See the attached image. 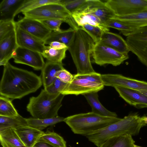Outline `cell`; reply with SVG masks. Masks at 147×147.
I'll return each mask as SVG.
<instances>
[{
    "mask_svg": "<svg viewBox=\"0 0 147 147\" xmlns=\"http://www.w3.org/2000/svg\"><path fill=\"white\" fill-rule=\"evenodd\" d=\"M146 124L138 113H130L119 121L86 136L97 147H100L105 141L114 137L124 134L137 135Z\"/></svg>",
    "mask_w": 147,
    "mask_h": 147,
    "instance_id": "2",
    "label": "cell"
},
{
    "mask_svg": "<svg viewBox=\"0 0 147 147\" xmlns=\"http://www.w3.org/2000/svg\"><path fill=\"white\" fill-rule=\"evenodd\" d=\"M16 132L26 147H32L44 132L28 125L15 129Z\"/></svg>",
    "mask_w": 147,
    "mask_h": 147,
    "instance_id": "19",
    "label": "cell"
},
{
    "mask_svg": "<svg viewBox=\"0 0 147 147\" xmlns=\"http://www.w3.org/2000/svg\"><path fill=\"white\" fill-rule=\"evenodd\" d=\"M83 95L91 107L92 112L102 116L117 117L115 113L109 111L101 103L98 98V92L89 93Z\"/></svg>",
    "mask_w": 147,
    "mask_h": 147,
    "instance_id": "22",
    "label": "cell"
},
{
    "mask_svg": "<svg viewBox=\"0 0 147 147\" xmlns=\"http://www.w3.org/2000/svg\"><path fill=\"white\" fill-rule=\"evenodd\" d=\"M38 141L46 143L53 147H66V142L63 138L54 132H44Z\"/></svg>",
    "mask_w": 147,
    "mask_h": 147,
    "instance_id": "32",
    "label": "cell"
},
{
    "mask_svg": "<svg viewBox=\"0 0 147 147\" xmlns=\"http://www.w3.org/2000/svg\"><path fill=\"white\" fill-rule=\"evenodd\" d=\"M143 94L147 96V90H139Z\"/></svg>",
    "mask_w": 147,
    "mask_h": 147,
    "instance_id": "44",
    "label": "cell"
},
{
    "mask_svg": "<svg viewBox=\"0 0 147 147\" xmlns=\"http://www.w3.org/2000/svg\"><path fill=\"white\" fill-rule=\"evenodd\" d=\"M67 50V48L56 49L49 46H45L41 54L48 61L57 63H62V61L66 57V52Z\"/></svg>",
    "mask_w": 147,
    "mask_h": 147,
    "instance_id": "31",
    "label": "cell"
},
{
    "mask_svg": "<svg viewBox=\"0 0 147 147\" xmlns=\"http://www.w3.org/2000/svg\"><path fill=\"white\" fill-rule=\"evenodd\" d=\"M114 88L121 97L129 105L138 109L147 108V96L139 90L120 87Z\"/></svg>",
    "mask_w": 147,
    "mask_h": 147,
    "instance_id": "14",
    "label": "cell"
},
{
    "mask_svg": "<svg viewBox=\"0 0 147 147\" xmlns=\"http://www.w3.org/2000/svg\"><path fill=\"white\" fill-rule=\"evenodd\" d=\"M76 30L70 27L59 31H52L44 41V44L49 45L52 42L57 41L64 44L68 47L74 39Z\"/></svg>",
    "mask_w": 147,
    "mask_h": 147,
    "instance_id": "21",
    "label": "cell"
},
{
    "mask_svg": "<svg viewBox=\"0 0 147 147\" xmlns=\"http://www.w3.org/2000/svg\"><path fill=\"white\" fill-rule=\"evenodd\" d=\"M65 118L58 116L54 118L43 119L34 118L26 119L28 125L41 130L49 126L64 121Z\"/></svg>",
    "mask_w": 147,
    "mask_h": 147,
    "instance_id": "28",
    "label": "cell"
},
{
    "mask_svg": "<svg viewBox=\"0 0 147 147\" xmlns=\"http://www.w3.org/2000/svg\"><path fill=\"white\" fill-rule=\"evenodd\" d=\"M16 24V26L44 42L52 32L40 21L24 16Z\"/></svg>",
    "mask_w": 147,
    "mask_h": 147,
    "instance_id": "13",
    "label": "cell"
},
{
    "mask_svg": "<svg viewBox=\"0 0 147 147\" xmlns=\"http://www.w3.org/2000/svg\"><path fill=\"white\" fill-rule=\"evenodd\" d=\"M113 18L140 25L147 26V9L131 15L119 16H115Z\"/></svg>",
    "mask_w": 147,
    "mask_h": 147,
    "instance_id": "33",
    "label": "cell"
},
{
    "mask_svg": "<svg viewBox=\"0 0 147 147\" xmlns=\"http://www.w3.org/2000/svg\"><path fill=\"white\" fill-rule=\"evenodd\" d=\"M49 46L51 48L56 49H68V47L65 45L61 42L53 41L50 43Z\"/></svg>",
    "mask_w": 147,
    "mask_h": 147,
    "instance_id": "41",
    "label": "cell"
},
{
    "mask_svg": "<svg viewBox=\"0 0 147 147\" xmlns=\"http://www.w3.org/2000/svg\"><path fill=\"white\" fill-rule=\"evenodd\" d=\"M22 13L24 17L38 20L48 19L62 20L68 24L71 28L76 30L79 27L75 22L71 15L52 10L49 7L47 4Z\"/></svg>",
    "mask_w": 147,
    "mask_h": 147,
    "instance_id": "10",
    "label": "cell"
},
{
    "mask_svg": "<svg viewBox=\"0 0 147 147\" xmlns=\"http://www.w3.org/2000/svg\"><path fill=\"white\" fill-rule=\"evenodd\" d=\"M92 39L95 43L99 42L103 31L99 28L86 24L81 27Z\"/></svg>",
    "mask_w": 147,
    "mask_h": 147,
    "instance_id": "37",
    "label": "cell"
},
{
    "mask_svg": "<svg viewBox=\"0 0 147 147\" xmlns=\"http://www.w3.org/2000/svg\"><path fill=\"white\" fill-rule=\"evenodd\" d=\"M78 12L94 15L100 18L104 24L107 20L113 18L115 16L113 11L106 6L105 2L99 0H89L88 5Z\"/></svg>",
    "mask_w": 147,
    "mask_h": 147,
    "instance_id": "16",
    "label": "cell"
},
{
    "mask_svg": "<svg viewBox=\"0 0 147 147\" xmlns=\"http://www.w3.org/2000/svg\"><path fill=\"white\" fill-rule=\"evenodd\" d=\"M74 20L77 26L81 27L86 24L98 27L103 31H109V28L105 25L98 24L93 21L89 14L82 12H75L71 15Z\"/></svg>",
    "mask_w": 147,
    "mask_h": 147,
    "instance_id": "29",
    "label": "cell"
},
{
    "mask_svg": "<svg viewBox=\"0 0 147 147\" xmlns=\"http://www.w3.org/2000/svg\"><path fill=\"white\" fill-rule=\"evenodd\" d=\"M102 83L91 81L84 74L74 75L72 80L68 84L61 94L64 95L74 94L78 95L89 93L98 92L103 89Z\"/></svg>",
    "mask_w": 147,
    "mask_h": 147,
    "instance_id": "7",
    "label": "cell"
},
{
    "mask_svg": "<svg viewBox=\"0 0 147 147\" xmlns=\"http://www.w3.org/2000/svg\"><path fill=\"white\" fill-rule=\"evenodd\" d=\"M62 63H57L47 61L42 70V80L44 88L50 85L57 78L58 71L63 69Z\"/></svg>",
    "mask_w": 147,
    "mask_h": 147,
    "instance_id": "20",
    "label": "cell"
},
{
    "mask_svg": "<svg viewBox=\"0 0 147 147\" xmlns=\"http://www.w3.org/2000/svg\"><path fill=\"white\" fill-rule=\"evenodd\" d=\"M42 84L40 76L14 66L8 62L4 66L0 94L12 100L20 99L36 91Z\"/></svg>",
    "mask_w": 147,
    "mask_h": 147,
    "instance_id": "1",
    "label": "cell"
},
{
    "mask_svg": "<svg viewBox=\"0 0 147 147\" xmlns=\"http://www.w3.org/2000/svg\"><path fill=\"white\" fill-rule=\"evenodd\" d=\"M61 0H24L16 12L15 17L20 13H24L50 3H60Z\"/></svg>",
    "mask_w": 147,
    "mask_h": 147,
    "instance_id": "30",
    "label": "cell"
},
{
    "mask_svg": "<svg viewBox=\"0 0 147 147\" xmlns=\"http://www.w3.org/2000/svg\"><path fill=\"white\" fill-rule=\"evenodd\" d=\"M0 141L3 147H26L13 129L0 131Z\"/></svg>",
    "mask_w": 147,
    "mask_h": 147,
    "instance_id": "25",
    "label": "cell"
},
{
    "mask_svg": "<svg viewBox=\"0 0 147 147\" xmlns=\"http://www.w3.org/2000/svg\"><path fill=\"white\" fill-rule=\"evenodd\" d=\"M105 3L119 16L134 14L147 9V0H108Z\"/></svg>",
    "mask_w": 147,
    "mask_h": 147,
    "instance_id": "9",
    "label": "cell"
},
{
    "mask_svg": "<svg viewBox=\"0 0 147 147\" xmlns=\"http://www.w3.org/2000/svg\"><path fill=\"white\" fill-rule=\"evenodd\" d=\"M142 119L144 122V123L147 124V116H143L141 117Z\"/></svg>",
    "mask_w": 147,
    "mask_h": 147,
    "instance_id": "43",
    "label": "cell"
},
{
    "mask_svg": "<svg viewBox=\"0 0 147 147\" xmlns=\"http://www.w3.org/2000/svg\"><path fill=\"white\" fill-rule=\"evenodd\" d=\"M32 147H53L46 143L37 141Z\"/></svg>",
    "mask_w": 147,
    "mask_h": 147,
    "instance_id": "42",
    "label": "cell"
},
{
    "mask_svg": "<svg viewBox=\"0 0 147 147\" xmlns=\"http://www.w3.org/2000/svg\"><path fill=\"white\" fill-rule=\"evenodd\" d=\"M16 30L0 40V65H5L12 58L13 53L18 47Z\"/></svg>",
    "mask_w": 147,
    "mask_h": 147,
    "instance_id": "17",
    "label": "cell"
},
{
    "mask_svg": "<svg viewBox=\"0 0 147 147\" xmlns=\"http://www.w3.org/2000/svg\"><path fill=\"white\" fill-rule=\"evenodd\" d=\"M135 142L131 135L124 134L108 139L100 147H135Z\"/></svg>",
    "mask_w": 147,
    "mask_h": 147,
    "instance_id": "26",
    "label": "cell"
},
{
    "mask_svg": "<svg viewBox=\"0 0 147 147\" xmlns=\"http://www.w3.org/2000/svg\"><path fill=\"white\" fill-rule=\"evenodd\" d=\"M24 0H3L0 3V20H14L15 13Z\"/></svg>",
    "mask_w": 147,
    "mask_h": 147,
    "instance_id": "23",
    "label": "cell"
},
{
    "mask_svg": "<svg viewBox=\"0 0 147 147\" xmlns=\"http://www.w3.org/2000/svg\"><path fill=\"white\" fill-rule=\"evenodd\" d=\"M19 114L14 107L11 100L6 97H0V116L15 117Z\"/></svg>",
    "mask_w": 147,
    "mask_h": 147,
    "instance_id": "34",
    "label": "cell"
},
{
    "mask_svg": "<svg viewBox=\"0 0 147 147\" xmlns=\"http://www.w3.org/2000/svg\"><path fill=\"white\" fill-rule=\"evenodd\" d=\"M26 125L27 123L26 119L19 114L12 117L0 116V131L11 129H16Z\"/></svg>",
    "mask_w": 147,
    "mask_h": 147,
    "instance_id": "27",
    "label": "cell"
},
{
    "mask_svg": "<svg viewBox=\"0 0 147 147\" xmlns=\"http://www.w3.org/2000/svg\"><path fill=\"white\" fill-rule=\"evenodd\" d=\"M55 76L61 81L67 84L70 83L74 78V75L64 68L58 71Z\"/></svg>",
    "mask_w": 147,
    "mask_h": 147,
    "instance_id": "40",
    "label": "cell"
},
{
    "mask_svg": "<svg viewBox=\"0 0 147 147\" xmlns=\"http://www.w3.org/2000/svg\"><path fill=\"white\" fill-rule=\"evenodd\" d=\"M46 27L51 31L57 32L61 30L60 26L61 24L64 22L62 20L58 19H48L38 20Z\"/></svg>",
    "mask_w": 147,
    "mask_h": 147,
    "instance_id": "39",
    "label": "cell"
},
{
    "mask_svg": "<svg viewBox=\"0 0 147 147\" xmlns=\"http://www.w3.org/2000/svg\"><path fill=\"white\" fill-rule=\"evenodd\" d=\"M121 119L102 116L91 112L68 116L65 118L64 122L74 134L86 136Z\"/></svg>",
    "mask_w": 147,
    "mask_h": 147,
    "instance_id": "4",
    "label": "cell"
},
{
    "mask_svg": "<svg viewBox=\"0 0 147 147\" xmlns=\"http://www.w3.org/2000/svg\"><path fill=\"white\" fill-rule=\"evenodd\" d=\"M92 56L94 62L100 66H117L129 58L128 54L121 53L100 42L95 43Z\"/></svg>",
    "mask_w": 147,
    "mask_h": 147,
    "instance_id": "6",
    "label": "cell"
},
{
    "mask_svg": "<svg viewBox=\"0 0 147 147\" xmlns=\"http://www.w3.org/2000/svg\"><path fill=\"white\" fill-rule=\"evenodd\" d=\"M104 25L107 27L117 29L126 37L142 27L118 19L112 18L107 20Z\"/></svg>",
    "mask_w": 147,
    "mask_h": 147,
    "instance_id": "24",
    "label": "cell"
},
{
    "mask_svg": "<svg viewBox=\"0 0 147 147\" xmlns=\"http://www.w3.org/2000/svg\"><path fill=\"white\" fill-rule=\"evenodd\" d=\"M99 42L124 54L127 55L130 51L126 40L120 35L109 31L103 32Z\"/></svg>",
    "mask_w": 147,
    "mask_h": 147,
    "instance_id": "18",
    "label": "cell"
},
{
    "mask_svg": "<svg viewBox=\"0 0 147 147\" xmlns=\"http://www.w3.org/2000/svg\"><path fill=\"white\" fill-rule=\"evenodd\" d=\"M88 2V0H61L60 4L63 6L71 15L84 7Z\"/></svg>",
    "mask_w": 147,
    "mask_h": 147,
    "instance_id": "35",
    "label": "cell"
},
{
    "mask_svg": "<svg viewBox=\"0 0 147 147\" xmlns=\"http://www.w3.org/2000/svg\"><path fill=\"white\" fill-rule=\"evenodd\" d=\"M64 96L61 93H50L45 89H42L37 96L30 98L27 110L35 118L56 117L58 116V112Z\"/></svg>",
    "mask_w": 147,
    "mask_h": 147,
    "instance_id": "5",
    "label": "cell"
},
{
    "mask_svg": "<svg viewBox=\"0 0 147 147\" xmlns=\"http://www.w3.org/2000/svg\"><path fill=\"white\" fill-rule=\"evenodd\" d=\"M95 43L81 27L76 30L74 39L68 47V50L76 67L77 74H84L95 72L90 60Z\"/></svg>",
    "mask_w": 147,
    "mask_h": 147,
    "instance_id": "3",
    "label": "cell"
},
{
    "mask_svg": "<svg viewBox=\"0 0 147 147\" xmlns=\"http://www.w3.org/2000/svg\"><path fill=\"white\" fill-rule=\"evenodd\" d=\"M16 39L18 46L42 54L45 45L44 41L16 26Z\"/></svg>",
    "mask_w": 147,
    "mask_h": 147,
    "instance_id": "15",
    "label": "cell"
},
{
    "mask_svg": "<svg viewBox=\"0 0 147 147\" xmlns=\"http://www.w3.org/2000/svg\"><path fill=\"white\" fill-rule=\"evenodd\" d=\"M12 58L15 63L27 65L36 70H41L45 64L41 53L18 46Z\"/></svg>",
    "mask_w": 147,
    "mask_h": 147,
    "instance_id": "12",
    "label": "cell"
},
{
    "mask_svg": "<svg viewBox=\"0 0 147 147\" xmlns=\"http://www.w3.org/2000/svg\"><path fill=\"white\" fill-rule=\"evenodd\" d=\"M105 86L120 87L137 90H147V82L127 77L119 74H101Z\"/></svg>",
    "mask_w": 147,
    "mask_h": 147,
    "instance_id": "11",
    "label": "cell"
},
{
    "mask_svg": "<svg viewBox=\"0 0 147 147\" xmlns=\"http://www.w3.org/2000/svg\"><path fill=\"white\" fill-rule=\"evenodd\" d=\"M57 78L49 86L44 88L47 92L52 94H60L65 88L67 84Z\"/></svg>",
    "mask_w": 147,
    "mask_h": 147,
    "instance_id": "38",
    "label": "cell"
},
{
    "mask_svg": "<svg viewBox=\"0 0 147 147\" xmlns=\"http://www.w3.org/2000/svg\"><path fill=\"white\" fill-rule=\"evenodd\" d=\"M16 28L14 20H0V40L15 30Z\"/></svg>",
    "mask_w": 147,
    "mask_h": 147,
    "instance_id": "36",
    "label": "cell"
},
{
    "mask_svg": "<svg viewBox=\"0 0 147 147\" xmlns=\"http://www.w3.org/2000/svg\"><path fill=\"white\" fill-rule=\"evenodd\" d=\"M126 41L130 51L136 55L147 70V26L127 36Z\"/></svg>",
    "mask_w": 147,
    "mask_h": 147,
    "instance_id": "8",
    "label": "cell"
}]
</instances>
